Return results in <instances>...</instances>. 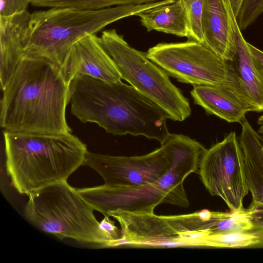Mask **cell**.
<instances>
[{"label": "cell", "mask_w": 263, "mask_h": 263, "mask_svg": "<svg viewBox=\"0 0 263 263\" xmlns=\"http://www.w3.org/2000/svg\"><path fill=\"white\" fill-rule=\"evenodd\" d=\"M6 169L20 194L29 196L50 184L67 181L84 165L86 145L71 133L4 131Z\"/></svg>", "instance_id": "obj_3"}, {"label": "cell", "mask_w": 263, "mask_h": 263, "mask_svg": "<svg viewBox=\"0 0 263 263\" xmlns=\"http://www.w3.org/2000/svg\"><path fill=\"white\" fill-rule=\"evenodd\" d=\"M135 15L140 17L141 25L147 31L156 30L180 37H188L186 13L178 0H167Z\"/></svg>", "instance_id": "obj_18"}, {"label": "cell", "mask_w": 263, "mask_h": 263, "mask_svg": "<svg viewBox=\"0 0 263 263\" xmlns=\"http://www.w3.org/2000/svg\"><path fill=\"white\" fill-rule=\"evenodd\" d=\"M253 222L255 226L254 231H263V209H259L254 214Z\"/></svg>", "instance_id": "obj_26"}, {"label": "cell", "mask_w": 263, "mask_h": 263, "mask_svg": "<svg viewBox=\"0 0 263 263\" xmlns=\"http://www.w3.org/2000/svg\"><path fill=\"white\" fill-rule=\"evenodd\" d=\"M263 12V0H244L236 20L241 30L252 25Z\"/></svg>", "instance_id": "obj_22"}, {"label": "cell", "mask_w": 263, "mask_h": 263, "mask_svg": "<svg viewBox=\"0 0 263 263\" xmlns=\"http://www.w3.org/2000/svg\"><path fill=\"white\" fill-rule=\"evenodd\" d=\"M201 25L203 45L232 62L236 48L224 0H203Z\"/></svg>", "instance_id": "obj_15"}, {"label": "cell", "mask_w": 263, "mask_h": 263, "mask_svg": "<svg viewBox=\"0 0 263 263\" xmlns=\"http://www.w3.org/2000/svg\"><path fill=\"white\" fill-rule=\"evenodd\" d=\"M185 10L189 26L188 40L203 45L201 19L203 0H178Z\"/></svg>", "instance_id": "obj_21"}, {"label": "cell", "mask_w": 263, "mask_h": 263, "mask_svg": "<svg viewBox=\"0 0 263 263\" xmlns=\"http://www.w3.org/2000/svg\"><path fill=\"white\" fill-rule=\"evenodd\" d=\"M31 13L27 10L0 16V81L3 90L24 56L25 37Z\"/></svg>", "instance_id": "obj_16"}, {"label": "cell", "mask_w": 263, "mask_h": 263, "mask_svg": "<svg viewBox=\"0 0 263 263\" xmlns=\"http://www.w3.org/2000/svg\"><path fill=\"white\" fill-rule=\"evenodd\" d=\"M162 3L163 1L97 10L54 7L35 11L30 14L24 55L43 58L60 67L70 48L81 39Z\"/></svg>", "instance_id": "obj_4"}, {"label": "cell", "mask_w": 263, "mask_h": 263, "mask_svg": "<svg viewBox=\"0 0 263 263\" xmlns=\"http://www.w3.org/2000/svg\"><path fill=\"white\" fill-rule=\"evenodd\" d=\"M146 54L168 76L193 86L224 83L233 69L231 62L191 40L159 43L150 48Z\"/></svg>", "instance_id": "obj_9"}, {"label": "cell", "mask_w": 263, "mask_h": 263, "mask_svg": "<svg viewBox=\"0 0 263 263\" xmlns=\"http://www.w3.org/2000/svg\"><path fill=\"white\" fill-rule=\"evenodd\" d=\"M261 235L257 231L227 232L210 234L206 240V247L241 248L260 245Z\"/></svg>", "instance_id": "obj_20"}, {"label": "cell", "mask_w": 263, "mask_h": 263, "mask_svg": "<svg viewBox=\"0 0 263 263\" xmlns=\"http://www.w3.org/2000/svg\"><path fill=\"white\" fill-rule=\"evenodd\" d=\"M69 103L81 122L95 123L113 135L143 136L162 144L170 134L165 111L121 80L78 76L69 84Z\"/></svg>", "instance_id": "obj_2"}, {"label": "cell", "mask_w": 263, "mask_h": 263, "mask_svg": "<svg viewBox=\"0 0 263 263\" xmlns=\"http://www.w3.org/2000/svg\"><path fill=\"white\" fill-rule=\"evenodd\" d=\"M30 0H1L0 16H10L27 10Z\"/></svg>", "instance_id": "obj_23"}, {"label": "cell", "mask_w": 263, "mask_h": 263, "mask_svg": "<svg viewBox=\"0 0 263 263\" xmlns=\"http://www.w3.org/2000/svg\"><path fill=\"white\" fill-rule=\"evenodd\" d=\"M239 142L244 158L246 179L253 203L263 209V138L245 118Z\"/></svg>", "instance_id": "obj_17"}, {"label": "cell", "mask_w": 263, "mask_h": 263, "mask_svg": "<svg viewBox=\"0 0 263 263\" xmlns=\"http://www.w3.org/2000/svg\"><path fill=\"white\" fill-rule=\"evenodd\" d=\"M234 39L236 53L231 62L238 81L255 105L257 112L263 111V74L241 32L230 0H224Z\"/></svg>", "instance_id": "obj_14"}, {"label": "cell", "mask_w": 263, "mask_h": 263, "mask_svg": "<svg viewBox=\"0 0 263 263\" xmlns=\"http://www.w3.org/2000/svg\"><path fill=\"white\" fill-rule=\"evenodd\" d=\"M101 228L107 232L112 240V247H117L118 242L122 238L121 229L115 224V222L109 218V216H105L100 222Z\"/></svg>", "instance_id": "obj_24"}, {"label": "cell", "mask_w": 263, "mask_h": 263, "mask_svg": "<svg viewBox=\"0 0 263 263\" xmlns=\"http://www.w3.org/2000/svg\"><path fill=\"white\" fill-rule=\"evenodd\" d=\"M198 174L209 193L221 198L230 211L243 208L249 190L244 158L236 134L232 132L202 153Z\"/></svg>", "instance_id": "obj_10"}, {"label": "cell", "mask_w": 263, "mask_h": 263, "mask_svg": "<svg viewBox=\"0 0 263 263\" xmlns=\"http://www.w3.org/2000/svg\"><path fill=\"white\" fill-rule=\"evenodd\" d=\"M69 89L58 66L24 55L3 89L1 127L10 132L71 133L66 119Z\"/></svg>", "instance_id": "obj_1"}, {"label": "cell", "mask_w": 263, "mask_h": 263, "mask_svg": "<svg viewBox=\"0 0 263 263\" xmlns=\"http://www.w3.org/2000/svg\"><path fill=\"white\" fill-rule=\"evenodd\" d=\"M200 157L196 149L182 147L171 170L155 182L127 186L104 184L77 190L95 210L104 216L108 212L117 210L154 213L155 208L161 203L186 208L190 203L183 183L190 174L198 170Z\"/></svg>", "instance_id": "obj_5"}, {"label": "cell", "mask_w": 263, "mask_h": 263, "mask_svg": "<svg viewBox=\"0 0 263 263\" xmlns=\"http://www.w3.org/2000/svg\"><path fill=\"white\" fill-rule=\"evenodd\" d=\"M27 219L59 239L112 247V240L96 218L94 208L67 181L41 188L29 196Z\"/></svg>", "instance_id": "obj_6"}, {"label": "cell", "mask_w": 263, "mask_h": 263, "mask_svg": "<svg viewBox=\"0 0 263 263\" xmlns=\"http://www.w3.org/2000/svg\"><path fill=\"white\" fill-rule=\"evenodd\" d=\"M257 123L259 126L258 133L263 138V115L260 116L257 120Z\"/></svg>", "instance_id": "obj_28"}, {"label": "cell", "mask_w": 263, "mask_h": 263, "mask_svg": "<svg viewBox=\"0 0 263 263\" xmlns=\"http://www.w3.org/2000/svg\"><path fill=\"white\" fill-rule=\"evenodd\" d=\"M107 216L120 224L122 238L117 247H205L215 220V211L207 209L168 216L117 210Z\"/></svg>", "instance_id": "obj_7"}, {"label": "cell", "mask_w": 263, "mask_h": 263, "mask_svg": "<svg viewBox=\"0 0 263 263\" xmlns=\"http://www.w3.org/2000/svg\"><path fill=\"white\" fill-rule=\"evenodd\" d=\"M99 38L122 79L161 107L169 119L183 121L191 115L188 99L146 52L131 47L115 29L104 30Z\"/></svg>", "instance_id": "obj_8"}, {"label": "cell", "mask_w": 263, "mask_h": 263, "mask_svg": "<svg viewBox=\"0 0 263 263\" xmlns=\"http://www.w3.org/2000/svg\"><path fill=\"white\" fill-rule=\"evenodd\" d=\"M191 95L194 103L202 107L208 114L229 123L241 124L247 112H257L255 105L241 87L234 68L227 82L219 85H194Z\"/></svg>", "instance_id": "obj_12"}, {"label": "cell", "mask_w": 263, "mask_h": 263, "mask_svg": "<svg viewBox=\"0 0 263 263\" xmlns=\"http://www.w3.org/2000/svg\"><path fill=\"white\" fill-rule=\"evenodd\" d=\"M244 0H230L234 13L237 17Z\"/></svg>", "instance_id": "obj_27"}, {"label": "cell", "mask_w": 263, "mask_h": 263, "mask_svg": "<svg viewBox=\"0 0 263 263\" xmlns=\"http://www.w3.org/2000/svg\"><path fill=\"white\" fill-rule=\"evenodd\" d=\"M177 134H170L161 146L141 156H112L88 152L85 161L103 179L104 184L127 186L156 181L172 167L177 157Z\"/></svg>", "instance_id": "obj_11"}, {"label": "cell", "mask_w": 263, "mask_h": 263, "mask_svg": "<svg viewBox=\"0 0 263 263\" xmlns=\"http://www.w3.org/2000/svg\"><path fill=\"white\" fill-rule=\"evenodd\" d=\"M257 204L251 203L248 208L229 212H220L218 219L215 222L213 233L227 232H247L254 231V214L258 211Z\"/></svg>", "instance_id": "obj_19"}, {"label": "cell", "mask_w": 263, "mask_h": 263, "mask_svg": "<svg viewBox=\"0 0 263 263\" xmlns=\"http://www.w3.org/2000/svg\"><path fill=\"white\" fill-rule=\"evenodd\" d=\"M59 68L68 84L75 78L83 75L109 82L122 79L112 58L96 34L88 35L74 43Z\"/></svg>", "instance_id": "obj_13"}, {"label": "cell", "mask_w": 263, "mask_h": 263, "mask_svg": "<svg viewBox=\"0 0 263 263\" xmlns=\"http://www.w3.org/2000/svg\"><path fill=\"white\" fill-rule=\"evenodd\" d=\"M251 53L263 74V51L248 42Z\"/></svg>", "instance_id": "obj_25"}]
</instances>
